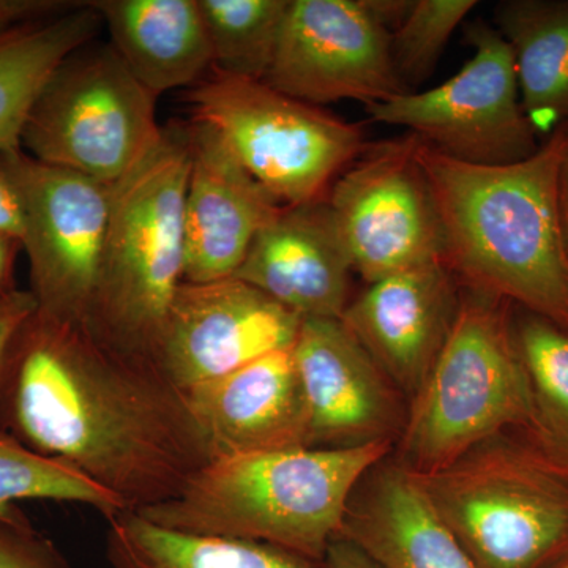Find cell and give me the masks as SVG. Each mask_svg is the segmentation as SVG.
<instances>
[{
  "label": "cell",
  "instance_id": "5",
  "mask_svg": "<svg viewBox=\"0 0 568 568\" xmlns=\"http://www.w3.org/2000/svg\"><path fill=\"white\" fill-rule=\"evenodd\" d=\"M189 129L162 140L111 186L110 222L89 327L111 345L152 358L185 272L183 204ZM153 361V358H152Z\"/></svg>",
  "mask_w": 568,
  "mask_h": 568
},
{
  "label": "cell",
  "instance_id": "24",
  "mask_svg": "<svg viewBox=\"0 0 568 568\" xmlns=\"http://www.w3.org/2000/svg\"><path fill=\"white\" fill-rule=\"evenodd\" d=\"M514 327L532 395L526 433L568 465V332L525 310Z\"/></svg>",
  "mask_w": 568,
  "mask_h": 568
},
{
  "label": "cell",
  "instance_id": "9",
  "mask_svg": "<svg viewBox=\"0 0 568 568\" xmlns=\"http://www.w3.org/2000/svg\"><path fill=\"white\" fill-rule=\"evenodd\" d=\"M474 55L450 80L365 108L373 122L403 126L450 159L506 166L538 151L537 132L523 110L514 52L485 22L466 29Z\"/></svg>",
  "mask_w": 568,
  "mask_h": 568
},
{
  "label": "cell",
  "instance_id": "36",
  "mask_svg": "<svg viewBox=\"0 0 568 568\" xmlns=\"http://www.w3.org/2000/svg\"><path fill=\"white\" fill-rule=\"evenodd\" d=\"M549 568H568V555L566 558L560 559L559 562H556L555 566Z\"/></svg>",
  "mask_w": 568,
  "mask_h": 568
},
{
  "label": "cell",
  "instance_id": "22",
  "mask_svg": "<svg viewBox=\"0 0 568 568\" xmlns=\"http://www.w3.org/2000/svg\"><path fill=\"white\" fill-rule=\"evenodd\" d=\"M102 26L89 2H80L0 36V152L21 149L22 126L44 82L70 54L92 43Z\"/></svg>",
  "mask_w": 568,
  "mask_h": 568
},
{
  "label": "cell",
  "instance_id": "32",
  "mask_svg": "<svg viewBox=\"0 0 568 568\" xmlns=\"http://www.w3.org/2000/svg\"><path fill=\"white\" fill-rule=\"evenodd\" d=\"M325 568H383L376 560L342 536H336L328 545L323 562Z\"/></svg>",
  "mask_w": 568,
  "mask_h": 568
},
{
  "label": "cell",
  "instance_id": "35",
  "mask_svg": "<svg viewBox=\"0 0 568 568\" xmlns=\"http://www.w3.org/2000/svg\"><path fill=\"white\" fill-rule=\"evenodd\" d=\"M558 193L560 222H562L568 248V149L566 155H564L562 164H560Z\"/></svg>",
  "mask_w": 568,
  "mask_h": 568
},
{
  "label": "cell",
  "instance_id": "16",
  "mask_svg": "<svg viewBox=\"0 0 568 568\" xmlns=\"http://www.w3.org/2000/svg\"><path fill=\"white\" fill-rule=\"evenodd\" d=\"M186 129L183 282H216L234 276L254 237L283 205L246 173L211 126L192 122Z\"/></svg>",
  "mask_w": 568,
  "mask_h": 568
},
{
  "label": "cell",
  "instance_id": "7",
  "mask_svg": "<svg viewBox=\"0 0 568 568\" xmlns=\"http://www.w3.org/2000/svg\"><path fill=\"white\" fill-rule=\"evenodd\" d=\"M192 121L211 126L246 173L287 207L327 200L369 148L365 123L346 122L264 81L215 73L186 97Z\"/></svg>",
  "mask_w": 568,
  "mask_h": 568
},
{
  "label": "cell",
  "instance_id": "3",
  "mask_svg": "<svg viewBox=\"0 0 568 568\" xmlns=\"http://www.w3.org/2000/svg\"><path fill=\"white\" fill-rule=\"evenodd\" d=\"M394 443L213 458L178 496L136 511L160 528L268 545L323 566L351 497Z\"/></svg>",
  "mask_w": 568,
  "mask_h": 568
},
{
  "label": "cell",
  "instance_id": "21",
  "mask_svg": "<svg viewBox=\"0 0 568 568\" xmlns=\"http://www.w3.org/2000/svg\"><path fill=\"white\" fill-rule=\"evenodd\" d=\"M495 21L514 52L523 110L549 136L568 122V0H504Z\"/></svg>",
  "mask_w": 568,
  "mask_h": 568
},
{
  "label": "cell",
  "instance_id": "2",
  "mask_svg": "<svg viewBox=\"0 0 568 568\" xmlns=\"http://www.w3.org/2000/svg\"><path fill=\"white\" fill-rule=\"evenodd\" d=\"M568 122L506 166L450 159L420 138L417 160L443 226V263L467 290L503 298L568 332V248L559 171Z\"/></svg>",
  "mask_w": 568,
  "mask_h": 568
},
{
  "label": "cell",
  "instance_id": "12",
  "mask_svg": "<svg viewBox=\"0 0 568 568\" xmlns=\"http://www.w3.org/2000/svg\"><path fill=\"white\" fill-rule=\"evenodd\" d=\"M301 102H387L406 92L390 32L364 0H290L274 62L264 80Z\"/></svg>",
  "mask_w": 568,
  "mask_h": 568
},
{
  "label": "cell",
  "instance_id": "11",
  "mask_svg": "<svg viewBox=\"0 0 568 568\" xmlns=\"http://www.w3.org/2000/svg\"><path fill=\"white\" fill-rule=\"evenodd\" d=\"M418 142L410 133L369 144L328 192L347 260L366 284L443 261V226Z\"/></svg>",
  "mask_w": 568,
  "mask_h": 568
},
{
  "label": "cell",
  "instance_id": "4",
  "mask_svg": "<svg viewBox=\"0 0 568 568\" xmlns=\"http://www.w3.org/2000/svg\"><path fill=\"white\" fill-rule=\"evenodd\" d=\"M511 306L462 286L446 345L409 399L395 446L410 474L436 473L500 433L529 428L532 395Z\"/></svg>",
  "mask_w": 568,
  "mask_h": 568
},
{
  "label": "cell",
  "instance_id": "25",
  "mask_svg": "<svg viewBox=\"0 0 568 568\" xmlns=\"http://www.w3.org/2000/svg\"><path fill=\"white\" fill-rule=\"evenodd\" d=\"M212 50V70L264 81L290 9V0H197Z\"/></svg>",
  "mask_w": 568,
  "mask_h": 568
},
{
  "label": "cell",
  "instance_id": "14",
  "mask_svg": "<svg viewBox=\"0 0 568 568\" xmlns=\"http://www.w3.org/2000/svg\"><path fill=\"white\" fill-rule=\"evenodd\" d=\"M291 353L308 414V447L396 446L406 396L342 321H302Z\"/></svg>",
  "mask_w": 568,
  "mask_h": 568
},
{
  "label": "cell",
  "instance_id": "31",
  "mask_svg": "<svg viewBox=\"0 0 568 568\" xmlns=\"http://www.w3.org/2000/svg\"><path fill=\"white\" fill-rule=\"evenodd\" d=\"M0 233L17 239L22 245L24 212H22L20 193L3 159V152H0Z\"/></svg>",
  "mask_w": 568,
  "mask_h": 568
},
{
  "label": "cell",
  "instance_id": "10",
  "mask_svg": "<svg viewBox=\"0 0 568 568\" xmlns=\"http://www.w3.org/2000/svg\"><path fill=\"white\" fill-rule=\"evenodd\" d=\"M3 159L24 212L29 291L40 312L88 323L102 268L111 186L41 163L22 149L3 152Z\"/></svg>",
  "mask_w": 568,
  "mask_h": 568
},
{
  "label": "cell",
  "instance_id": "27",
  "mask_svg": "<svg viewBox=\"0 0 568 568\" xmlns=\"http://www.w3.org/2000/svg\"><path fill=\"white\" fill-rule=\"evenodd\" d=\"M476 0H416L403 24L390 33L392 58L403 84H420L436 69V63L452 33Z\"/></svg>",
  "mask_w": 568,
  "mask_h": 568
},
{
  "label": "cell",
  "instance_id": "20",
  "mask_svg": "<svg viewBox=\"0 0 568 568\" xmlns=\"http://www.w3.org/2000/svg\"><path fill=\"white\" fill-rule=\"evenodd\" d=\"M111 47L153 95L189 88L212 69V50L197 0H89Z\"/></svg>",
  "mask_w": 568,
  "mask_h": 568
},
{
  "label": "cell",
  "instance_id": "1",
  "mask_svg": "<svg viewBox=\"0 0 568 568\" xmlns=\"http://www.w3.org/2000/svg\"><path fill=\"white\" fill-rule=\"evenodd\" d=\"M0 432L89 478L125 511L178 496L212 459L189 395L152 358L39 308L3 362Z\"/></svg>",
  "mask_w": 568,
  "mask_h": 568
},
{
  "label": "cell",
  "instance_id": "13",
  "mask_svg": "<svg viewBox=\"0 0 568 568\" xmlns=\"http://www.w3.org/2000/svg\"><path fill=\"white\" fill-rule=\"evenodd\" d=\"M302 317L230 276L183 282L152 358L182 390L230 375L265 354L291 349Z\"/></svg>",
  "mask_w": 568,
  "mask_h": 568
},
{
  "label": "cell",
  "instance_id": "15",
  "mask_svg": "<svg viewBox=\"0 0 568 568\" xmlns=\"http://www.w3.org/2000/svg\"><path fill=\"white\" fill-rule=\"evenodd\" d=\"M459 295L458 280L436 261L369 283L339 321L409 403L446 345Z\"/></svg>",
  "mask_w": 568,
  "mask_h": 568
},
{
  "label": "cell",
  "instance_id": "18",
  "mask_svg": "<svg viewBox=\"0 0 568 568\" xmlns=\"http://www.w3.org/2000/svg\"><path fill=\"white\" fill-rule=\"evenodd\" d=\"M212 459L308 447V414L291 349L186 390Z\"/></svg>",
  "mask_w": 568,
  "mask_h": 568
},
{
  "label": "cell",
  "instance_id": "23",
  "mask_svg": "<svg viewBox=\"0 0 568 568\" xmlns=\"http://www.w3.org/2000/svg\"><path fill=\"white\" fill-rule=\"evenodd\" d=\"M111 568H317L310 560L254 541L193 536L122 511L108 518Z\"/></svg>",
  "mask_w": 568,
  "mask_h": 568
},
{
  "label": "cell",
  "instance_id": "8",
  "mask_svg": "<svg viewBox=\"0 0 568 568\" xmlns=\"http://www.w3.org/2000/svg\"><path fill=\"white\" fill-rule=\"evenodd\" d=\"M155 100L111 43L85 44L44 82L22 126L21 149L115 185L162 140Z\"/></svg>",
  "mask_w": 568,
  "mask_h": 568
},
{
  "label": "cell",
  "instance_id": "26",
  "mask_svg": "<svg viewBox=\"0 0 568 568\" xmlns=\"http://www.w3.org/2000/svg\"><path fill=\"white\" fill-rule=\"evenodd\" d=\"M20 500L82 504L97 508L106 519L125 511L115 497L89 478L0 432V519L24 518L14 506Z\"/></svg>",
  "mask_w": 568,
  "mask_h": 568
},
{
  "label": "cell",
  "instance_id": "30",
  "mask_svg": "<svg viewBox=\"0 0 568 568\" xmlns=\"http://www.w3.org/2000/svg\"><path fill=\"white\" fill-rule=\"evenodd\" d=\"M37 308L31 291L14 290L0 295V373L14 335Z\"/></svg>",
  "mask_w": 568,
  "mask_h": 568
},
{
  "label": "cell",
  "instance_id": "19",
  "mask_svg": "<svg viewBox=\"0 0 568 568\" xmlns=\"http://www.w3.org/2000/svg\"><path fill=\"white\" fill-rule=\"evenodd\" d=\"M338 536L383 568H477L394 452L355 488Z\"/></svg>",
  "mask_w": 568,
  "mask_h": 568
},
{
  "label": "cell",
  "instance_id": "28",
  "mask_svg": "<svg viewBox=\"0 0 568 568\" xmlns=\"http://www.w3.org/2000/svg\"><path fill=\"white\" fill-rule=\"evenodd\" d=\"M0 568H71L26 518L0 519Z\"/></svg>",
  "mask_w": 568,
  "mask_h": 568
},
{
  "label": "cell",
  "instance_id": "6",
  "mask_svg": "<svg viewBox=\"0 0 568 568\" xmlns=\"http://www.w3.org/2000/svg\"><path fill=\"white\" fill-rule=\"evenodd\" d=\"M414 477L477 568H549L568 555V465L525 429Z\"/></svg>",
  "mask_w": 568,
  "mask_h": 568
},
{
  "label": "cell",
  "instance_id": "17",
  "mask_svg": "<svg viewBox=\"0 0 568 568\" xmlns=\"http://www.w3.org/2000/svg\"><path fill=\"white\" fill-rule=\"evenodd\" d=\"M351 274L324 200L280 209L254 237L234 276L302 320H339L351 302Z\"/></svg>",
  "mask_w": 568,
  "mask_h": 568
},
{
  "label": "cell",
  "instance_id": "34",
  "mask_svg": "<svg viewBox=\"0 0 568 568\" xmlns=\"http://www.w3.org/2000/svg\"><path fill=\"white\" fill-rule=\"evenodd\" d=\"M22 250L20 241L0 233V295L18 290L14 284V264Z\"/></svg>",
  "mask_w": 568,
  "mask_h": 568
},
{
  "label": "cell",
  "instance_id": "29",
  "mask_svg": "<svg viewBox=\"0 0 568 568\" xmlns=\"http://www.w3.org/2000/svg\"><path fill=\"white\" fill-rule=\"evenodd\" d=\"M80 2L65 0H0V36L74 9Z\"/></svg>",
  "mask_w": 568,
  "mask_h": 568
},
{
  "label": "cell",
  "instance_id": "33",
  "mask_svg": "<svg viewBox=\"0 0 568 568\" xmlns=\"http://www.w3.org/2000/svg\"><path fill=\"white\" fill-rule=\"evenodd\" d=\"M414 2L416 0H364V6L369 14L392 33L406 20Z\"/></svg>",
  "mask_w": 568,
  "mask_h": 568
}]
</instances>
